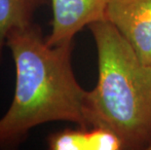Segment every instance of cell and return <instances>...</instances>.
I'll use <instances>...</instances> for the list:
<instances>
[{
	"label": "cell",
	"mask_w": 151,
	"mask_h": 150,
	"mask_svg": "<svg viewBox=\"0 0 151 150\" xmlns=\"http://www.w3.org/2000/svg\"><path fill=\"white\" fill-rule=\"evenodd\" d=\"M74 44L50 46L37 24L14 28L8 34L16 66L13 101L0 119V148H12L32 128L66 121L91 128L88 92L77 82L71 65Z\"/></svg>",
	"instance_id": "6da1fadb"
},
{
	"label": "cell",
	"mask_w": 151,
	"mask_h": 150,
	"mask_svg": "<svg viewBox=\"0 0 151 150\" xmlns=\"http://www.w3.org/2000/svg\"><path fill=\"white\" fill-rule=\"evenodd\" d=\"M98 51L99 78L88 92L90 127L111 131L123 149L151 145V65L107 21L89 25Z\"/></svg>",
	"instance_id": "7a4b0ae2"
},
{
	"label": "cell",
	"mask_w": 151,
	"mask_h": 150,
	"mask_svg": "<svg viewBox=\"0 0 151 150\" xmlns=\"http://www.w3.org/2000/svg\"><path fill=\"white\" fill-rule=\"evenodd\" d=\"M105 21L120 31L143 62L151 65V0H109Z\"/></svg>",
	"instance_id": "3957f363"
},
{
	"label": "cell",
	"mask_w": 151,
	"mask_h": 150,
	"mask_svg": "<svg viewBox=\"0 0 151 150\" xmlns=\"http://www.w3.org/2000/svg\"><path fill=\"white\" fill-rule=\"evenodd\" d=\"M109 0H51L52 30L46 37L50 46L73 43L75 35L85 27L105 21Z\"/></svg>",
	"instance_id": "277c9868"
},
{
	"label": "cell",
	"mask_w": 151,
	"mask_h": 150,
	"mask_svg": "<svg viewBox=\"0 0 151 150\" xmlns=\"http://www.w3.org/2000/svg\"><path fill=\"white\" fill-rule=\"evenodd\" d=\"M51 150H119L121 140L111 131L101 127L65 129L48 136Z\"/></svg>",
	"instance_id": "5b68a950"
},
{
	"label": "cell",
	"mask_w": 151,
	"mask_h": 150,
	"mask_svg": "<svg viewBox=\"0 0 151 150\" xmlns=\"http://www.w3.org/2000/svg\"><path fill=\"white\" fill-rule=\"evenodd\" d=\"M49 3L51 0H0V63L10 31L33 24L35 12Z\"/></svg>",
	"instance_id": "8992f818"
},
{
	"label": "cell",
	"mask_w": 151,
	"mask_h": 150,
	"mask_svg": "<svg viewBox=\"0 0 151 150\" xmlns=\"http://www.w3.org/2000/svg\"><path fill=\"white\" fill-rule=\"evenodd\" d=\"M148 150H151V145L149 146V148H148Z\"/></svg>",
	"instance_id": "52a82bcc"
}]
</instances>
